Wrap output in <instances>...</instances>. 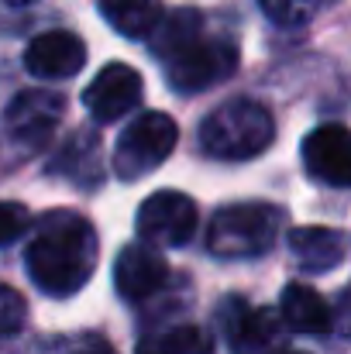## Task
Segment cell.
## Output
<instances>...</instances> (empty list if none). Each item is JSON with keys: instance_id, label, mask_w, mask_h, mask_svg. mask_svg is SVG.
I'll return each instance as SVG.
<instances>
[{"instance_id": "1", "label": "cell", "mask_w": 351, "mask_h": 354, "mask_svg": "<svg viewBox=\"0 0 351 354\" xmlns=\"http://www.w3.org/2000/svg\"><path fill=\"white\" fill-rule=\"evenodd\" d=\"M97 231L73 210H52L35 224L24 265L45 296H76L97 268Z\"/></svg>"}, {"instance_id": "2", "label": "cell", "mask_w": 351, "mask_h": 354, "mask_svg": "<svg viewBox=\"0 0 351 354\" xmlns=\"http://www.w3.org/2000/svg\"><path fill=\"white\" fill-rule=\"evenodd\" d=\"M272 138H276L272 114L262 104L244 97L221 104L200 124V148L210 158H224V162H244L262 155L272 145Z\"/></svg>"}, {"instance_id": "3", "label": "cell", "mask_w": 351, "mask_h": 354, "mask_svg": "<svg viewBox=\"0 0 351 354\" xmlns=\"http://www.w3.org/2000/svg\"><path fill=\"white\" fill-rule=\"evenodd\" d=\"M282 227V210L269 203H231L214 214L207 248L217 258L241 261V258H262Z\"/></svg>"}, {"instance_id": "4", "label": "cell", "mask_w": 351, "mask_h": 354, "mask_svg": "<svg viewBox=\"0 0 351 354\" xmlns=\"http://www.w3.org/2000/svg\"><path fill=\"white\" fill-rule=\"evenodd\" d=\"M165 80L176 93H204L214 83H224L237 69V45L231 38H193L172 55L162 59Z\"/></svg>"}, {"instance_id": "5", "label": "cell", "mask_w": 351, "mask_h": 354, "mask_svg": "<svg viewBox=\"0 0 351 354\" xmlns=\"http://www.w3.org/2000/svg\"><path fill=\"white\" fill-rule=\"evenodd\" d=\"M176 120L162 111H148V114H138L124 127V134L117 138L114 148V172L117 179L131 183V179H141L148 176L155 165H162L172 148H176Z\"/></svg>"}, {"instance_id": "6", "label": "cell", "mask_w": 351, "mask_h": 354, "mask_svg": "<svg viewBox=\"0 0 351 354\" xmlns=\"http://www.w3.org/2000/svg\"><path fill=\"white\" fill-rule=\"evenodd\" d=\"M224 324V341L231 354H279L282 351V320L276 310L248 306L244 299H228L217 313Z\"/></svg>"}, {"instance_id": "7", "label": "cell", "mask_w": 351, "mask_h": 354, "mask_svg": "<svg viewBox=\"0 0 351 354\" xmlns=\"http://www.w3.org/2000/svg\"><path fill=\"white\" fill-rule=\"evenodd\" d=\"M134 227L148 244H186L197 231V203L176 189H159L138 207Z\"/></svg>"}, {"instance_id": "8", "label": "cell", "mask_w": 351, "mask_h": 354, "mask_svg": "<svg viewBox=\"0 0 351 354\" xmlns=\"http://www.w3.org/2000/svg\"><path fill=\"white\" fill-rule=\"evenodd\" d=\"M303 165L324 186H351V131L345 124H321L303 138Z\"/></svg>"}, {"instance_id": "9", "label": "cell", "mask_w": 351, "mask_h": 354, "mask_svg": "<svg viewBox=\"0 0 351 354\" xmlns=\"http://www.w3.org/2000/svg\"><path fill=\"white\" fill-rule=\"evenodd\" d=\"M141 93H145L141 90V76L131 66H124V62H111L87 86L83 107L93 114V120L111 124V120H120L124 114H131L141 104Z\"/></svg>"}, {"instance_id": "10", "label": "cell", "mask_w": 351, "mask_h": 354, "mask_svg": "<svg viewBox=\"0 0 351 354\" xmlns=\"http://www.w3.org/2000/svg\"><path fill=\"white\" fill-rule=\"evenodd\" d=\"M169 282V261L148 248V244H127L120 248L114 261V286L117 296L127 303H145L155 292H162Z\"/></svg>"}, {"instance_id": "11", "label": "cell", "mask_w": 351, "mask_h": 354, "mask_svg": "<svg viewBox=\"0 0 351 354\" xmlns=\"http://www.w3.org/2000/svg\"><path fill=\"white\" fill-rule=\"evenodd\" d=\"M87 66V45L73 31H45L24 52V69L38 80H69Z\"/></svg>"}, {"instance_id": "12", "label": "cell", "mask_w": 351, "mask_h": 354, "mask_svg": "<svg viewBox=\"0 0 351 354\" xmlns=\"http://www.w3.org/2000/svg\"><path fill=\"white\" fill-rule=\"evenodd\" d=\"M62 97L52 93V90H28V93H17L7 107V131L24 141V145H42L52 138V131L59 127L62 120Z\"/></svg>"}, {"instance_id": "13", "label": "cell", "mask_w": 351, "mask_h": 354, "mask_svg": "<svg viewBox=\"0 0 351 354\" xmlns=\"http://www.w3.org/2000/svg\"><path fill=\"white\" fill-rule=\"evenodd\" d=\"M279 313H282V324L296 334H327L331 330V306L327 299L303 286V282H289L282 289V299H279Z\"/></svg>"}, {"instance_id": "14", "label": "cell", "mask_w": 351, "mask_h": 354, "mask_svg": "<svg viewBox=\"0 0 351 354\" xmlns=\"http://www.w3.org/2000/svg\"><path fill=\"white\" fill-rule=\"evenodd\" d=\"M289 251L307 272H331L345 258V237L331 227H296L289 231Z\"/></svg>"}, {"instance_id": "15", "label": "cell", "mask_w": 351, "mask_h": 354, "mask_svg": "<svg viewBox=\"0 0 351 354\" xmlns=\"http://www.w3.org/2000/svg\"><path fill=\"white\" fill-rule=\"evenodd\" d=\"M100 14L124 38H148L162 21V3L159 0H100Z\"/></svg>"}, {"instance_id": "16", "label": "cell", "mask_w": 351, "mask_h": 354, "mask_svg": "<svg viewBox=\"0 0 351 354\" xmlns=\"http://www.w3.org/2000/svg\"><path fill=\"white\" fill-rule=\"evenodd\" d=\"M138 354H214V341L197 324L152 330L138 341Z\"/></svg>"}, {"instance_id": "17", "label": "cell", "mask_w": 351, "mask_h": 354, "mask_svg": "<svg viewBox=\"0 0 351 354\" xmlns=\"http://www.w3.org/2000/svg\"><path fill=\"white\" fill-rule=\"evenodd\" d=\"M200 35H204V17H200L197 10L183 7V10L165 14V17L159 21V28L148 35V45H152V52H155L159 59H165V55H172L176 48H183L186 41H193V38H200Z\"/></svg>"}, {"instance_id": "18", "label": "cell", "mask_w": 351, "mask_h": 354, "mask_svg": "<svg viewBox=\"0 0 351 354\" xmlns=\"http://www.w3.org/2000/svg\"><path fill=\"white\" fill-rule=\"evenodd\" d=\"M258 7L265 10L269 21H276L282 28H300L317 14L321 0H258Z\"/></svg>"}, {"instance_id": "19", "label": "cell", "mask_w": 351, "mask_h": 354, "mask_svg": "<svg viewBox=\"0 0 351 354\" xmlns=\"http://www.w3.org/2000/svg\"><path fill=\"white\" fill-rule=\"evenodd\" d=\"M24 317H28V306H24L21 292L0 282V337L17 334L24 327Z\"/></svg>"}, {"instance_id": "20", "label": "cell", "mask_w": 351, "mask_h": 354, "mask_svg": "<svg viewBox=\"0 0 351 354\" xmlns=\"http://www.w3.org/2000/svg\"><path fill=\"white\" fill-rule=\"evenodd\" d=\"M28 227H31L28 207H21V203H0V248L3 244H14L17 237H24Z\"/></svg>"}, {"instance_id": "21", "label": "cell", "mask_w": 351, "mask_h": 354, "mask_svg": "<svg viewBox=\"0 0 351 354\" xmlns=\"http://www.w3.org/2000/svg\"><path fill=\"white\" fill-rule=\"evenodd\" d=\"M76 354H114L107 344H90V348H83V351H76Z\"/></svg>"}, {"instance_id": "22", "label": "cell", "mask_w": 351, "mask_h": 354, "mask_svg": "<svg viewBox=\"0 0 351 354\" xmlns=\"http://www.w3.org/2000/svg\"><path fill=\"white\" fill-rule=\"evenodd\" d=\"M3 3H10V7H24V3H35V0H3Z\"/></svg>"}, {"instance_id": "23", "label": "cell", "mask_w": 351, "mask_h": 354, "mask_svg": "<svg viewBox=\"0 0 351 354\" xmlns=\"http://www.w3.org/2000/svg\"><path fill=\"white\" fill-rule=\"evenodd\" d=\"M279 354H303V351H279Z\"/></svg>"}]
</instances>
